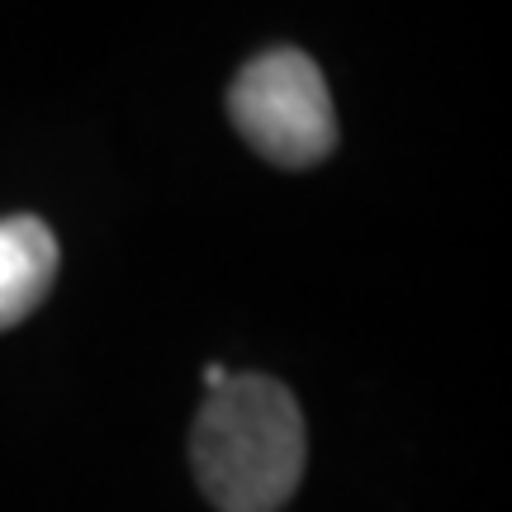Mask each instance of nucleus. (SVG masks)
<instances>
[{
	"label": "nucleus",
	"mask_w": 512,
	"mask_h": 512,
	"mask_svg": "<svg viewBox=\"0 0 512 512\" xmlns=\"http://www.w3.org/2000/svg\"><path fill=\"white\" fill-rule=\"evenodd\" d=\"M223 380H228V370H223L219 361H214V366H204V389H219Z\"/></svg>",
	"instance_id": "4"
},
{
	"label": "nucleus",
	"mask_w": 512,
	"mask_h": 512,
	"mask_svg": "<svg viewBox=\"0 0 512 512\" xmlns=\"http://www.w3.org/2000/svg\"><path fill=\"white\" fill-rule=\"evenodd\" d=\"M190 460L219 512H280L309 460L304 413L271 375H228L195 418Z\"/></svg>",
	"instance_id": "1"
},
{
	"label": "nucleus",
	"mask_w": 512,
	"mask_h": 512,
	"mask_svg": "<svg viewBox=\"0 0 512 512\" xmlns=\"http://www.w3.org/2000/svg\"><path fill=\"white\" fill-rule=\"evenodd\" d=\"M228 114L247 143L275 166H318L337 147V110L318 62L299 48L252 57L228 91Z\"/></svg>",
	"instance_id": "2"
},
{
	"label": "nucleus",
	"mask_w": 512,
	"mask_h": 512,
	"mask_svg": "<svg viewBox=\"0 0 512 512\" xmlns=\"http://www.w3.org/2000/svg\"><path fill=\"white\" fill-rule=\"evenodd\" d=\"M57 275V242L48 223L0 219V332L24 323L48 299Z\"/></svg>",
	"instance_id": "3"
}]
</instances>
